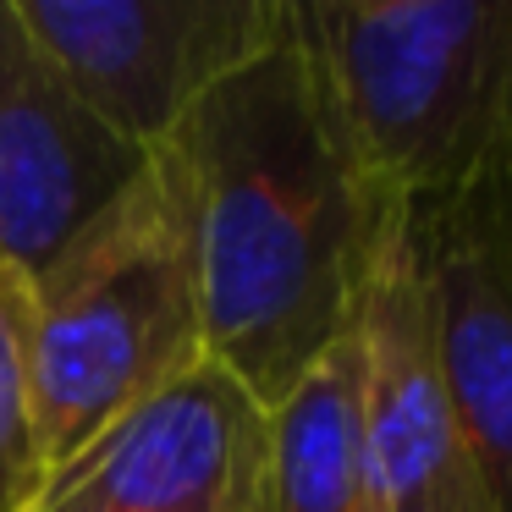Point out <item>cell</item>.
<instances>
[{"mask_svg": "<svg viewBox=\"0 0 512 512\" xmlns=\"http://www.w3.org/2000/svg\"><path fill=\"white\" fill-rule=\"evenodd\" d=\"M171 138L193 188L204 358L276 408L347 336L386 215L347 160L298 0H270Z\"/></svg>", "mask_w": 512, "mask_h": 512, "instance_id": "obj_1", "label": "cell"}, {"mask_svg": "<svg viewBox=\"0 0 512 512\" xmlns=\"http://www.w3.org/2000/svg\"><path fill=\"white\" fill-rule=\"evenodd\" d=\"M28 287L39 490L116 419L204 358L193 188L177 138L144 149L133 177L56 248Z\"/></svg>", "mask_w": 512, "mask_h": 512, "instance_id": "obj_2", "label": "cell"}, {"mask_svg": "<svg viewBox=\"0 0 512 512\" xmlns=\"http://www.w3.org/2000/svg\"><path fill=\"white\" fill-rule=\"evenodd\" d=\"M364 193L435 204L512 116V0H298Z\"/></svg>", "mask_w": 512, "mask_h": 512, "instance_id": "obj_3", "label": "cell"}, {"mask_svg": "<svg viewBox=\"0 0 512 512\" xmlns=\"http://www.w3.org/2000/svg\"><path fill=\"white\" fill-rule=\"evenodd\" d=\"M358 463L375 512H490L479 468L452 419L430 342V287L413 204L375 226L353 309Z\"/></svg>", "mask_w": 512, "mask_h": 512, "instance_id": "obj_4", "label": "cell"}, {"mask_svg": "<svg viewBox=\"0 0 512 512\" xmlns=\"http://www.w3.org/2000/svg\"><path fill=\"white\" fill-rule=\"evenodd\" d=\"M17 512H276L270 408L221 364L199 358Z\"/></svg>", "mask_w": 512, "mask_h": 512, "instance_id": "obj_5", "label": "cell"}, {"mask_svg": "<svg viewBox=\"0 0 512 512\" xmlns=\"http://www.w3.org/2000/svg\"><path fill=\"white\" fill-rule=\"evenodd\" d=\"M23 34L122 144L155 149L243 56L270 0H12Z\"/></svg>", "mask_w": 512, "mask_h": 512, "instance_id": "obj_6", "label": "cell"}, {"mask_svg": "<svg viewBox=\"0 0 512 512\" xmlns=\"http://www.w3.org/2000/svg\"><path fill=\"white\" fill-rule=\"evenodd\" d=\"M138 160L144 149L83 111L0 0V265L34 281Z\"/></svg>", "mask_w": 512, "mask_h": 512, "instance_id": "obj_7", "label": "cell"}, {"mask_svg": "<svg viewBox=\"0 0 512 512\" xmlns=\"http://www.w3.org/2000/svg\"><path fill=\"white\" fill-rule=\"evenodd\" d=\"M430 287V342L490 512H512V276L474 188L413 204Z\"/></svg>", "mask_w": 512, "mask_h": 512, "instance_id": "obj_8", "label": "cell"}, {"mask_svg": "<svg viewBox=\"0 0 512 512\" xmlns=\"http://www.w3.org/2000/svg\"><path fill=\"white\" fill-rule=\"evenodd\" d=\"M276 512H375L358 463V347L353 325L270 408Z\"/></svg>", "mask_w": 512, "mask_h": 512, "instance_id": "obj_9", "label": "cell"}, {"mask_svg": "<svg viewBox=\"0 0 512 512\" xmlns=\"http://www.w3.org/2000/svg\"><path fill=\"white\" fill-rule=\"evenodd\" d=\"M28 331H34V287L23 270L0 265V512H17L34 496Z\"/></svg>", "mask_w": 512, "mask_h": 512, "instance_id": "obj_10", "label": "cell"}, {"mask_svg": "<svg viewBox=\"0 0 512 512\" xmlns=\"http://www.w3.org/2000/svg\"><path fill=\"white\" fill-rule=\"evenodd\" d=\"M468 188H474L479 210H485V221H490V237H496V248H501V265H507V276H512V116L496 133L485 166H479V177L468 182Z\"/></svg>", "mask_w": 512, "mask_h": 512, "instance_id": "obj_11", "label": "cell"}]
</instances>
